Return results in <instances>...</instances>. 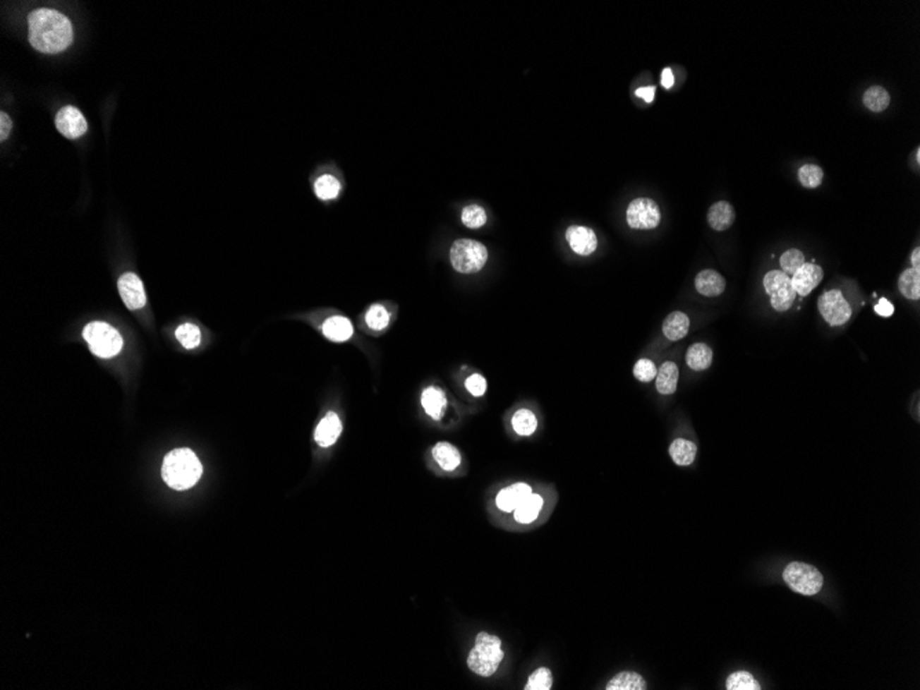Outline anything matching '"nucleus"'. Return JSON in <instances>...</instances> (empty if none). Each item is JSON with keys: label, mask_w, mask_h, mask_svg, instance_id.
I'll use <instances>...</instances> for the list:
<instances>
[{"label": "nucleus", "mask_w": 920, "mask_h": 690, "mask_svg": "<svg viewBox=\"0 0 920 690\" xmlns=\"http://www.w3.org/2000/svg\"><path fill=\"white\" fill-rule=\"evenodd\" d=\"M120 296L124 302V305L130 310H138L144 308L146 303V293H145L144 284L143 280L135 274V273H124L117 283Z\"/></svg>", "instance_id": "obj_10"}, {"label": "nucleus", "mask_w": 920, "mask_h": 690, "mask_svg": "<svg viewBox=\"0 0 920 690\" xmlns=\"http://www.w3.org/2000/svg\"><path fill=\"white\" fill-rule=\"evenodd\" d=\"M513 428L519 435H531L538 429V419L533 412L519 409L513 416Z\"/></svg>", "instance_id": "obj_31"}, {"label": "nucleus", "mask_w": 920, "mask_h": 690, "mask_svg": "<svg viewBox=\"0 0 920 690\" xmlns=\"http://www.w3.org/2000/svg\"><path fill=\"white\" fill-rule=\"evenodd\" d=\"M434 460L445 471L456 470L461 463L460 452L449 442H438L432 448Z\"/></svg>", "instance_id": "obj_21"}, {"label": "nucleus", "mask_w": 920, "mask_h": 690, "mask_svg": "<svg viewBox=\"0 0 920 690\" xmlns=\"http://www.w3.org/2000/svg\"><path fill=\"white\" fill-rule=\"evenodd\" d=\"M56 126L58 131L69 140L80 138L82 135L86 134L88 128L85 116L82 115V112L78 108L71 105L63 107L58 112Z\"/></svg>", "instance_id": "obj_11"}, {"label": "nucleus", "mask_w": 920, "mask_h": 690, "mask_svg": "<svg viewBox=\"0 0 920 690\" xmlns=\"http://www.w3.org/2000/svg\"><path fill=\"white\" fill-rule=\"evenodd\" d=\"M875 312H876L879 316L890 317L892 316V313H894V306H892V303H890L886 298H882V299L879 301V303L875 306Z\"/></svg>", "instance_id": "obj_40"}, {"label": "nucleus", "mask_w": 920, "mask_h": 690, "mask_svg": "<svg viewBox=\"0 0 920 690\" xmlns=\"http://www.w3.org/2000/svg\"><path fill=\"white\" fill-rule=\"evenodd\" d=\"M200 460L188 448H179L170 452L163 461L162 476L169 487L185 490L196 485L202 477Z\"/></svg>", "instance_id": "obj_2"}, {"label": "nucleus", "mask_w": 920, "mask_h": 690, "mask_svg": "<svg viewBox=\"0 0 920 690\" xmlns=\"http://www.w3.org/2000/svg\"><path fill=\"white\" fill-rule=\"evenodd\" d=\"M864 105L872 112H883L890 105V94L880 86L869 87L864 92Z\"/></svg>", "instance_id": "obj_29"}, {"label": "nucleus", "mask_w": 920, "mask_h": 690, "mask_svg": "<svg viewBox=\"0 0 920 690\" xmlns=\"http://www.w3.org/2000/svg\"><path fill=\"white\" fill-rule=\"evenodd\" d=\"M422 406L434 420H441L447 409L445 393L437 387H428L422 393Z\"/></svg>", "instance_id": "obj_20"}, {"label": "nucleus", "mask_w": 920, "mask_h": 690, "mask_svg": "<svg viewBox=\"0 0 920 690\" xmlns=\"http://www.w3.org/2000/svg\"><path fill=\"white\" fill-rule=\"evenodd\" d=\"M686 363L693 371H704L713 363V350L704 344L690 346L686 353Z\"/></svg>", "instance_id": "obj_25"}, {"label": "nucleus", "mask_w": 920, "mask_h": 690, "mask_svg": "<svg viewBox=\"0 0 920 690\" xmlns=\"http://www.w3.org/2000/svg\"><path fill=\"white\" fill-rule=\"evenodd\" d=\"M824 277V272L818 265L804 263L792 276V287L801 296H807L814 288L817 287Z\"/></svg>", "instance_id": "obj_12"}, {"label": "nucleus", "mask_w": 920, "mask_h": 690, "mask_svg": "<svg viewBox=\"0 0 920 690\" xmlns=\"http://www.w3.org/2000/svg\"><path fill=\"white\" fill-rule=\"evenodd\" d=\"M707 219H708V225L713 229L717 231H725L733 225L736 219V212L730 202H718L710 207Z\"/></svg>", "instance_id": "obj_16"}, {"label": "nucleus", "mask_w": 920, "mask_h": 690, "mask_svg": "<svg viewBox=\"0 0 920 690\" xmlns=\"http://www.w3.org/2000/svg\"><path fill=\"white\" fill-rule=\"evenodd\" d=\"M697 454V447L691 441L684 440V438H677L671 445H670V456L674 460L675 464L678 466H689L694 459Z\"/></svg>", "instance_id": "obj_26"}, {"label": "nucleus", "mask_w": 920, "mask_h": 690, "mask_svg": "<svg viewBox=\"0 0 920 690\" xmlns=\"http://www.w3.org/2000/svg\"><path fill=\"white\" fill-rule=\"evenodd\" d=\"M365 322L371 329L382 331L390 322V313L383 305L375 303L365 313Z\"/></svg>", "instance_id": "obj_33"}, {"label": "nucleus", "mask_w": 920, "mask_h": 690, "mask_svg": "<svg viewBox=\"0 0 920 690\" xmlns=\"http://www.w3.org/2000/svg\"><path fill=\"white\" fill-rule=\"evenodd\" d=\"M175 337L181 342V345L183 346L185 349H189V350L198 347L200 344V339H202L200 329L196 325L189 324V322L179 325L176 328V331H175Z\"/></svg>", "instance_id": "obj_34"}, {"label": "nucleus", "mask_w": 920, "mask_h": 690, "mask_svg": "<svg viewBox=\"0 0 920 690\" xmlns=\"http://www.w3.org/2000/svg\"><path fill=\"white\" fill-rule=\"evenodd\" d=\"M567 240L576 254L583 257L591 255L598 246L594 230L586 226H571L567 230Z\"/></svg>", "instance_id": "obj_13"}, {"label": "nucleus", "mask_w": 920, "mask_h": 690, "mask_svg": "<svg viewBox=\"0 0 920 690\" xmlns=\"http://www.w3.org/2000/svg\"><path fill=\"white\" fill-rule=\"evenodd\" d=\"M529 495H532V488L528 484L518 483L499 492L496 496V506L506 513L514 512Z\"/></svg>", "instance_id": "obj_15"}, {"label": "nucleus", "mask_w": 920, "mask_h": 690, "mask_svg": "<svg viewBox=\"0 0 920 690\" xmlns=\"http://www.w3.org/2000/svg\"><path fill=\"white\" fill-rule=\"evenodd\" d=\"M656 375H658V368H656L655 363L648 360V358H641L634 365V376L641 382L648 383V382L656 379Z\"/></svg>", "instance_id": "obj_38"}, {"label": "nucleus", "mask_w": 920, "mask_h": 690, "mask_svg": "<svg viewBox=\"0 0 920 690\" xmlns=\"http://www.w3.org/2000/svg\"><path fill=\"white\" fill-rule=\"evenodd\" d=\"M911 262H912V265H914V269H915V270H919V272H920V250H919V248H915V250H914V253H912V254H911Z\"/></svg>", "instance_id": "obj_44"}, {"label": "nucleus", "mask_w": 920, "mask_h": 690, "mask_svg": "<svg viewBox=\"0 0 920 690\" xmlns=\"http://www.w3.org/2000/svg\"><path fill=\"white\" fill-rule=\"evenodd\" d=\"M818 312L821 313L823 318L835 325H843L846 324L850 317H852V308L846 298L843 296L842 291L839 289H831L824 292L818 298Z\"/></svg>", "instance_id": "obj_8"}, {"label": "nucleus", "mask_w": 920, "mask_h": 690, "mask_svg": "<svg viewBox=\"0 0 920 690\" xmlns=\"http://www.w3.org/2000/svg\"><path fill=\"white\" fill-rule=\"evenodd\" d=\"M662 86L664 88H671L674 86V75L670 68H665L662 73Z\"/></svg>", "instance_id": "obj_43"}, {"label": "nucleus", "mask_w": 920, "mask_h": 690, "mask_svg": "<svg viewBox=\"0 0 920 690\" xmlns=\"http://www.w3.org/2000/svg\"><path fill=\"white\" fill-rule=\"evenodd\" d=\"M782 579L787 586L802 595H816L821 591L824 577L821 572L811 565L804 562H791L782 572Z\"/></svg>", "instance_id": "obj_6"}, {"label": "nucleus", "mask_w": 920, "mask_h": 690, "mask_svg": "<svg viewBox=\"0 0 920 690\" xmlns=\"http://www.w3.org/2000/svg\"><path fill=\"white\" fill-rule=\"evenodd\" d=\"M679 371L672 361L664 363L656 375V387L660 394L670 396L674 394L678 386Z\"/></svg>", "instance_id": "obj_22"}, {"label": "nucleus", "mask_w": 920, "mask_h": 690, "mask_svg": "<svg viewBox=\"0 0 920 690\" xmlns=\"http://www.w3.org/2000/svg\"><path fill=\"white\" fill-rule=\"evenodd\" d=\"M342 432V422L335 412H328L324 419L318 423L315 440L322 448H328L337 442Z\"/></svg>", "instance_id": "obj_14"}, {"label": "nucleus", "mask_w": 920, "mask_h": 690, "mask_svg": "<svg viewBox=\"0 0 920 690\" xmlns=\"http://www.w3.org/2000/svg\"><path fill=\"white\" fill-rule=\"evenodd\" d=\"M29 42L37 52L57 54L73 42V28L66 16L53 8H36L28 17Z\"/></svg>", "instance_id": "obj_1"}, {"label": "nucleus", "mask_w": 920, "mask_h": 690, "mask_svg": "<svg viewBox=\"0 0 920 690\" xmlns=\"http://www.w3.org/2000/svg\"><path fill=\"white\" fill-rule=\"evenodd\" d=\"M10 130H11V120H10V117L7 114L3 112L0 115V138H1V141H4L8 137Z\"/></svg>", "instance_id": "obj_41"}, {"label": "nucleus", "mask_w": 920, "mask_h": 690, "mask_svg": "<svg viewBox=\"0 0 920 690\" xmlns=\"http://www.w3.org/2000/svg\"><path fill=\"white\" fill-rule=\"evenodd\" d=\"M542 507H543L542 496L532 493L514 510V518L521 523H529L538 518Z\"/></svg>", "instance_id": "obj_27"}, {"label": "nucleus", "mask_w": 920, "mask_h": 690, "mask_svg": "<svg viewBox=\"0 0 920 690\" xmlns=\"http://www.w3.org/2000/svg\"><path fill=\"white\" fill-rule=\"evenodd\" d=\"M798 176L802 186H805L807 189H814L823 183L824 173L820 167L814 164H806L804 167H801Z\"/></svg>", "instance_id": "obj_37"}, {"label": "nucleus", "mask_w": 920, "mask_h": 690, "mask_svg": "<svg viewBox=\"0 0 920 690\" xmlns=\"http://www.w3.org/2000/svg\"><path fill=\"white\" fill-rule=\"evenodd\" d=\"M763 287L770 296V303L777 312L788 310L797 296L791 277L781 270H772L763 279Z\"/></svg>", "instance_id": "obj_7"}, {"label": "nucleus", "mask_w": 920, "mask_h": 690, "mask_svg": "<svg viewBox=\"0 0 920 690\" xmlns=\"http://www.w3.org/2000/svg\"><path fill=\"white\" fill-rule=\"evenodd\" d=\"M342 185L339 179L331 174H324L317 178L315 182V193L320 200L329 202L339 196Z\"/></svg>", "instance_id": "obj_24"}, {"label": "nucleus", "mask_w": 920, "mask_h": 690, "mask_svg": "<svg viewBox=\"0 0 920 690\" xmlns=\"http://www.w3.org/2000/svg\"><path fill=\"white\" fill-rule=\"evenodd\" d=\"M466 389L474 397H481L487 392V380L483 375L474 374L466 379Z\"/></svg>", "instance_id": "obj_39"}, {"label": "nucleus", "mask_w": 920, "mask_h": 690, "mask_svg": "<svg viewBox=\"0 0 920 690\" xmlns=\"http://www.w3.org/2000/svg\"><path fill=\"white\" fill-rule=\"evenodd\" d=\"M655 91H656V87H641V88H638L635 91V95L643 98L648 104H650L655 99Z\"/></svg>", "instance_id": "obj_42"}, {"label": "nucleus", "mask_w": 920, "mask_h": 690, "mask_svg": "<svg viewBox=\"0 0 920 690\" xmlns=\"http://www.w3.org/2000/svg\"><path fill=\"white\" fill-rule=\"evenodd\" d=\"M461 222L470 229H478L487 222V212L478 204H470L461 211Z\"/></svg>", "instance_id": "obj_32"}, {"label": "nucleus", "mask_w": 920, "mask_h": 690, "mask_svg": "<svg viewBox=\"0 0 920 690\" xmlns=\"http://www.w3.org/2000/svg\"><path fill=\"white\" fill-rule=\"evenodd\" d=\"M660 219L659 205L650 199H635L627 208V224L633 229H655Z\"/></svg>", "instance_id": "obj_9"}, {"label": "nucleus", "mask_w": 920, "mask_h": 690, "mask_svg": "<svg viewBox=\"0 0 920 690\" xmlns=\"http://www.w3.org/2000/svg\"><path fill=\"white\" fill-rule=\"evenodd\" d=\"M449 258L456 272L471 274L480 272L485 266L488 260V250L484 244L476 240L460 238L452 244Z\"/></svg>", "instance_id": "obj_4"}, {"label": "nucleus", "mask_w": 920, "mask_h": 690, "mask_svg": "<svg viewBox=\"0 0 920 690\" xmlns=\"http://www.w3.org/2000/svg\"><path fill=\"white\" fill-rule=\"evenodd\" d=\"M503 658L504 652L500 639L488 633H480L476 638L474 649L468 653L467 665L481 677H490L497 671Z\"/></svg>", "instance_id": "obj_3"}, {"label": "nucleus", "mask_w": 920, "mask_h": 690, "mask_svg": "<svg viewBox=\"0 0 920 690\" xmlns=\"http://www.w3.org/2000/svg\"><path fill=\"white\" fill-rule=\"evenodd\" d=\"M324 335L334 342H346L353 337V324L344 316H332L322 324Z\"/></svg>", "instance_id": "obj_18"}, {"label": "nucleus", "mask_w": 920, "mask_h": 690, "mask_svg": "<svg viewBox=\"0 0 920 690\" xmlns=\"http://www.w3.org/2000/svg\"><path fill=\"white\" fill-rule=\"evenodd\" d=\"M552 686V674L547 667L533 671L525 685V690H550Z\"/></svg>", "instance_id": "obj_35"}, {"label": "nucleus", "mask_w": 920, "mask_h": 690, "mask_svg": "<svg viewBox=\"0 0 920 690\" xmlns=\"http://www.w3.org/2000/svg\"><path fill=\"white\" fill-rule=\"evenodd\" d=\"M694 286H696V289H697L698 293H701L704 296H708V298H714V296H718L725 291L726 282L719 274L718 272L707 269V270L700 272L696 276Z\"/></svg>", "instance_id": "obj_17"}, {"label": "nucleus", "mask_w": 920, "mask_h": 690, "mask_svg": "<svg viewBox=\"0 0 920 690\" xmlns=\"http://www.w3.org/2000/svg\"><path fill=\"white\" fill-rule=\"evenodd\" d=\"M606 690H645L648 684L642 675L633 671H623L615 675L606 685Z\"/></svg>", "instance_id": "obj_23"}, {"label": "nucleus", "mask_w": 920, "mask_h": 690, "mask_svg": "<svg viewBox=\"0 0 920 690\" xmlns=\"http://www.w3.org/2000/svg\"><path fill=\"white\" fill-rule=\"evenodd\" d=\"M689 325V317L682 312H674L665 317L662 322V334L667 339L677 342L686 337Z\"/></svg>", "instance_id": "obj_19"}, {"label": "nucleus", "mask_w": 920, "mask_h": 690, "mask_svg": "<svg viewBox=\"0 0 920 690\" xmlns=\"http://www.w3.org/2000/svg\"><path fill=\"white\" fill-rule=\"evenodd\" d=\"M804 263H805V257H804L802 251L795 250V248L785 251L780 257V266L782 269L781 272L785 273L787 276H792Z\"/></svg>", "instance_id": "obj_36"}, {"label": "nucleus", "mask_w": 920, "mask_h": 690, "mask_svg": "<svg viewBox=\"0 0 920 690\" xmlns=\"http://www.w3.org/2000/svg\"><path fill=\"white\" fill-rule=\"evenodd\" d=\"M898 288L907 299L918 301L920 298L919 270H915L914 267L904 270L898 279Z\"/></svg>", "instance_id": "obj_28"}, {"label": "nucleus", "mask_w": 920, "mask_h": 690, "mask_svg": "<svg viewBox=\"0 0 920 690\" xmlns=\"http://www.w3.org/2000/svg\"><path fill=\"white\" fill-rule=\"evenodd\" d=\"M727 690H761V684L747 671H736L726 679Z\"/></svg>", "instance_id": "obj_30"}, {"label": "nucleus", "mask_w": 920, "mask_h": 690, "mask_svg": "<svg viewBox=\"0 0 920 690\" xmlns=\"http://www.w3.org/2000/svg\"><path fill=\"white\" fill-rule=\"evenodd\" d=\"M83 337L90 345L91 351L102 358L114 357L121 350L123 346V339L115 328L101 321L87 324Z\"/></svg>", "instance_id": "obj_5"}]
</instances>
